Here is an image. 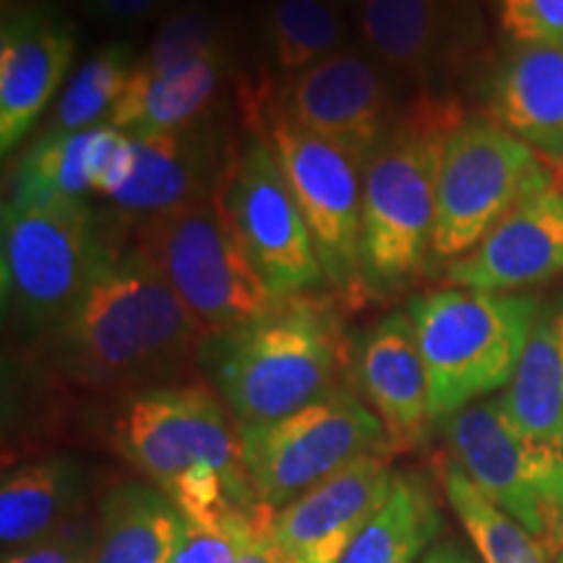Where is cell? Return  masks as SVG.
Masks as SVG:
<instances>
[{
  "label": "cell",
  "instance_id": "obj_1",
  "mask_svg": "<svg viewBox=\"0 0 563 563\" xmlns=\"http://www.w3.org/2000/svg\"><path fill=\"white\" fill-rule=\"evenodd\" d=\"M45 342L68 389L123 399L186 382L209 334L133 238L115 235L110 224L79 302Z\"/></svg>",
  "mask_w": 563,
  "mask_h": 563
},
{
  "label": "cell",
  "instance_id": "obj_2",
  "mask_svg": "<svg viewBox=\"0 0 563 563\" xmlns=\"http://www.w3.org/2000/svg\"><path fill=\"white\" fill-rule=\"evenodd\" d=\"M110 443L203 530H224L262 506L245 470L241 426L207 384L183 382L118 399Z\"/></svg>",
  "mask_w": 563,
  "mask_h": 563
},
{
  "label": "cell",
  "instance_id": "obj_3",
  "mask_svg": "<svg viewBox=\"0 0 563 563\" xmlns=\"http://www.w3.org/2000/svg\"><path fill=\"white\" fill-rule=\"evenodd\" d=\"M201 365L241 428L287 418L347 386L342 306L321 292L274 300L253 321L211 336Z\"/></svg>",
  "mask_w": 563,
  "mask_h": 563
},
{
  "label": "cell",
  "instance_id": "obj_4",
  "mask_svg": "<svg viewBox=\"0 0 563 563\" xmlns=\"http://www.w3.org/2000/svg\"><path fill=\"white\" fill-rule=\"evenodd\" d=\"M460 97L410 95L363 167L361 262L365 298L405 290L431 262L443 146L460 125Z\"/></svg>",
  "mask_w": 563,
  "mask_h": 563
},
{
  "label": "cell",
  "instance_id": "obj_5",
  "mask_svg": "<svg viewBox=\"0 0 563 563\" xmlns=\"http://www.w3.org/2000/svg\"><path fill=\"white\" fill-rule=\"evenodd\" d=\"M540 302L534 295L464 287L422 292L407 302L435 422L511 384Z\"/></svg>",
  "mask_w": 563,
  "mask_h": 563
},
{
  "label": "cell",
  "instance_id": "obj_6",
  "mask_svg": "<svg viewBox=\"0 0 563 563\" xmlns=\"http://www.w3.org/2000/svg\"><path fill=\"white\" fill-rule=\"evenodd\" d=\"M133 243L211 336L269 311L274 298L224 214L211 199L131 228Z\"/></svg>",
  "mask_w": 563,
  "mask_h": 563
},
{
  "label": "cell",
  "instance_id": "obj_7",
  "mask_svg": "<svg viewBox=\"0 0 563 563\" xmlns=\"http://www.w3.org/2000/svg\"><path fill=\"white\" fill-rule=\"evenodd\" d=\"M0 292L5 323L47 340L81 298L102 249L89 201L16 209L3 203Z\"/></svg>",
  "mask_w": 563,
  "mask_h": 563
},
{
  "label": "cell",
  "instance_id": "obj_8",
  "mask_svg": "<svg viewBox=\"0 0 563 563\" xmlns=\"http://www.w3.org/2000/svg\"><path fill=\"white\" fill-rule=\"evenodd\" d=\"M553 186V170L530 144L490 118L467 115L443 146L433 258L456 262L467 256L514 207Z\"/></svg>",
  "mask_w": 563,
  "mask_h": 563
},
{
  "label": "cell",
  "instance_id": "obj_9",
  "mask_svg": "<svg viewBox=\"0 0 563 563\" xmlns=\"http://www.w3.org/2000/svg\"><path fill=\"white\" fill-rule=\"evenodd\" d=\"M241 439L258 504L272 511L363 456H394L384 422L350 384L287 418L241 428Z\"/></svg>",
  "mask_w": 563,
  "mask_h": 563
},
{
  "label": "cell",
  "instance_id": "obj_10",
  "mask_svg": "<svg viewBox=\"0 0 563 563\" xmlns=\"http://www.w3.org/2000/svg\"><path fill=\"white\" fill-rule=\"evenodd\" d=\"M269 139L290 191L311 232L327 285L350 306L368 300L363 290L361 232L363 175L336 146L300 129L298 123L264 104L256 125Z\"/></svg>",
  "mask_w": 563,
  "mask_h": 563
},
{
  "label": "cell",
  "instance_id": "obj_11",
  "mask_svg": "<svg viewBox=\"0 0 563 563\" xmlns=\"http://www.w3.org/2000/svg\"><path fill=\"white\" fill-rule=\"evenodd\" d=\"M449 460L527 532L548 545L563 514V452L534 441L488 397L439 420Z\"/></svg>",
  "mask_w": 563,
  "mask_h": 563
},
{
  "label": "cell",
  "instance_id": "obj_12",
  "mask_svg": "<svg viewBox=\"0 0 563 563\" xmlns=\"http://www.w3.org/2000/svg\"><path fill=\"white\" fill-rule=\"evenodd\" d=\"M224 214L274 300L327 285L311 232L262 129H249L220 183Z\"/></svg>",
  "mask_w": 563,
  "mask_h": 563
},
{
  "label": "cell",
  "instance_id": "obj_13",
  "mask_svg": "<svg viewBox=\"0 0 563 563\" xmlns=\"http://www.w3.org/2000/svg\"><path fill=\"white\" fill-rule=\"evenodd\" d=\"M355 21L361 45L410 95L456 97L488 58L481 0H365Z\"/></svg>",
  "mask_w": 563,
  "mask_h": 563
},
{
  "label": "cell",
  "instance_id": "obj_14",
  "mask_svg": "<svg viewBox=\"0 0 563 563\" xmlns=\"http://www.w3.org/2000/svg\"><path fill=\"white\" fill-rule=\"evenodd\" d=\"M402 102L397 84L363 45H347L306 74L266 89L258 104L279 110L365 167L397 123Z\"/></svg>",
  "mask_w": 563,
  "mask_h": 563
},
{
  "label": "cell",
  "instance_id": "obj_15",
  "mask_svg": "<svg viewBox=\"0 0 563 563\" xmlns=\"http://www.w3.org/2000/svg\"><path fill=\"white\" fill-rule=\"evenodd\" d=\"M76 24L58 0L5 3L0 26V152L30 136L66 87L76 60Z\"/></svg>",
  "mask_w": 563,
  "mask_h": 563
},
{
  "label": "cell",
  "instance_id": "obj_16",
  "mask_svg": "<svg viewBox=\"0 0 563 563\" xmlns=\"http://www.w3.org/2000/svg\"><path fill=\"white\" fill-rule=\"evenodd\" d=\"M131 141L129 178L104 199L115 209L112 220L123 228H136L211 199L238 150L235 141L217 123V115L191 129L131 136Z\"/></svg>",
  "mask_w": 563,
  "mask_h": 563
},
{
  "label": "cell",
  "instance_id": "obj_17",
  "mask_svg": "<svg viewBox=\"0 0 563 563\" xmlns=\"http://www.w3.org/2000/svg\"><path fill=\"white\" fill-rule=\"evenodd\" d=\"M397 475L391 454L363 456L274 511L269 543L282 563H342L357 534L389 501Z\"/></svg>",
  "mask_w": 563,
  "mask_h": 563
},
{
  "label": "cell",
  "instance_id": "obj_18",
  "mask_svg": "<svg viewBox=\"0 0 563 563\" xmlns=\"http://www.w3.org/2000/svg\"><path fill=\"white\" fill-rule=\"evenodd\" d=\"M563 274V191L559 186L514 207L467 256L446 266V285L517 292Z\"/></svg>",
  "mask_w": 563,
  "mask_h": 563
},
{
  "label": "cell",
  "instance_id": "obj_19",
  "mask_svg": "<svg viewBox=\"0 0 563 563\" xmlns=\"http://www.w3.org/2000/svg\"><path fill=\"white\" fill-rule=\"evenodd\" d=\"M133 141L112 123L66 136H34L9 175L5 203L16 209L55 201L108 199L129 178Z\"/></svg>",
  "mask_w": 563,
  "mask_h": 563
},
{
  "label": "cell",
  "instance_id": "obj_20",
  "mask_svg": "<svg viewBox=\"0 0 563 563\" xmlns=\"http://www.w3.org/2000/svg\"><path fill=\"white\" fill-rule=\"evenodd\" d=\"M352 373L389 435L391 452L420 446L431 428V386L407 311L378 319L352 344Z\"/></svg>",
  "mask_w": 563,
  "mask_h": 563
},
{
  "label": "cell",
  "instance_id": "obj_21",
  "mask_svg": "<svg viewBox=\"0 0 563 563\" xmlns=\"http://www.w3.org/2000/svg\"><path fill=\"white\" fill-rule=\"evenodd\" d=\"M230 53L173 60H150L139 53L110 123L131 136H152L209 121L230 74Z\"/></svg>",
  "mask_w": 563,
  "mask_h": 563
},
{
  "label": "cell",
  "instance_id": "obj_22",
  "mask_svg": "<svg viewBox=\"0 0 563 563\" xmlns=\"http://www.w3.org/2000/svg\"><path fill=\"white\" fill-rule=\"evenodd\" d=\"M488 115L538 154L563 162V45H511L490 70Z\"/></svg>",
  "mask_w": 563,
  "mask_h": 563
},
{
  "label": "cell",
  "instance_id": "obj_23",
  "mask_svg": "<svg viewBox=\"0 0 563 563\" xmlns=\"http://www.w3.org/2000/svg\"><path fill=\"white\" fill-rule=\"evenodd\" d=\"M180 511L152 483H121L104 493L89 538V563H170Z\"/></svg>",
  "mask_w": 563,
  "mask_h": 563
},
{
  "label": "cell",
  "instance_id": "obj_24",
  "mask_svg": "<svg viewBox=\"0 0 563 563\" xmlns=\"http://www.w3.org/2000/svg\"><path fill=\"white\" fill-rule=\"evenodd\" d=\"M501 397L525 433L563 452V292L540 302L530 340Z\"/></svg>",
  "mask_w": 563,
  "mask_h": 563
},
{
  "label": "cell",
  "instance_id": "obj_25",
  "mask_svg": "<svg viewBox=\"0 0 563 563\" xmlns=\"http://www.w3.org/2000/svg\"><path fill=\"white\" fill-rule=\"evenodd\" d=\"M81 467L70 456L26 462L3 475L0 540L16 551L68 530L81 504Z\"/></svg>",
  "mask_w": 563,
  "mask_h": 563
},
{
  "label": "cell",
  "instance_id": "obj_26",
  "mask_svg": "<svg viewBox=\"0 0 563 563\" xmlns=\"http://www.w3.org/2000/svg\"><path fill=\"white\" fill-rule=\"evenodd\" d=\"M258 42L272 87L306 74L352 45L344 11L329 0H266L258 13Z\"/></svg>",
  "mask_w": 563,
  "mask_h": 563
},
{
  "label": "cell",
  "instance_id": "obj_27",
  "mask_svg": "<svg viewBox=\"0 0 563 563\" xmlns=\"http://www.w3.org/2000/svg\"><path fill=\"white\" fill-rule=\"evenodd\" d=\"M441 530V509L426 477L399 473L389 501L357 534L342 563H415L431 551Z\"/></svg>",
  "mask_w": 563,
  "mask_h": 563
},
{
  "label": "cell",
  "instance_id": "obj_28",
  "mask_svg": "<svg viewBox=\"0 0 563 563\" xmlns=\"http://www.w3.org/2000/svg\"><path fill=\"white\" fill-rule=\"evenodd\" d=\"M139 53L131 42H108L76 66L55 97L37 136H66L110 123L123 100Z\"/></svg>",
  "mask_w": 563,
  "mask_h": 563
},
{
  "label": "cell",
  "instance_id": "obj_29",
  "mask_svg": "<svg viewBox=\"0 0 563 563\" xmlns=\"http://www.w3.org/2000/svg\"><path fill=\"white\" fill-rule=\"evenodd\" d=\"M439 481L483 563H551V548L498 509L449 456L439 464Z\"/></svg>",
  "mask_w": 563,
  "mask_h": 563
},
{
  "label": "cell",
  "instance_id": "obj_30",
  "mask_svg": "<svg viewBox=\"0 0 563 563\" xmlns=\"http://www.w3.org/2000/svg\"><path fill=\"white\" fill-rule=\"evenodd\" d=\"M511 45H563V0H490Z\"/></svg>",
  "mask_w": 563,
  "mask_h": 563
},
{
  "label": "cell",
  "instance_id": "obj_31",
  "mask_svg": "<svg viewBox=\"0 0 563 563\" xmlns=\"http://www.w3.org/2000/svg\"><path fill=\"white\" fill-rule=\"evenodd\" d=\"M262 509V506H258ZM258 509H253L224 530H203V527L183 519L178 543L170 555V563H238L241 553V532L249 519Z\"/></svg>",
  "mask_w": 563,
  "mask_h": 563
},
{
  "label": "cell",
  "instance_id": "obj_32",
  "mask_svg": "<svg viewBox=\"0 0 563 563\" xmlns=\"http://www.w3.org/2000/svg\"><path fill=\"white\" fill-rule=\"evenodd\" d=\"M3 563H89V543L63 530L58 538L5 553Z\"/></svg>",
  "mask_w": 563,
  "mask_h": 563
},
{
  "label": "cell",
  "instance_id": "obj_33",
  "mask_svg": "<svg viewBox=\"0 0 563 563\" xmlns=\"http://www.w3.org/2000/svg\"><path fill=\"white\" fill-rule=\"evenodd\" d=\"M180 3L186 0H81L84 11L91 19L108 21V24H133V21L154 16V13L165 16Z\"/></svg>",
  "mask_w": 563,
  "mask_h": 563
},
{
  "label": "cell",
  "instance_id": "obj_34",
  "mask_svg": "<svg viewBox=\"0 0 563 563\" xmlns=\"http://www.w3.org/2000/svg\"><path fill=\"white\" fill-rule=\"evenodd\" d=\"M274 511L262 506L253 517L245 522L241 532V553L238 563H282V559L269 543V522Z\"/></svg>",
  "mask_w": 563,
  "mask_h": 563
},
{
  "label": "cell",
  "instance_id": "obj_35",
  "mask_svg": "<svg viewBox=\"0 0 563 563\" xmlns=\"http://www.w3.org/2000/svg\"><path fill=\"white\" fill-rule=\"evenodd\" d=\"M420 563H477L473 555H470L460 545H433L431 551L422 555Z\"/></svg>",
  "mask_w": 563,
  "mask_h": 563
},
{
  "label": "cell",
  "instance_id": "obj_36",
  "mask_svg": "<svg viewBox=\"0 0 563 563\" xmlns=\"http://www.w3.org/2000/svg\"><path fill=\"white\" fill-rule=\"evenodd\" d=\"M548 548H551L553 553H559L563 548V514L559 517V522H555L551 538H548Z\"/></svg>",
  "mask_w": 563,
  "mask_h": 563
},
{
  "label": "cell",
  "instance_id": "obj_37",
  "mask_svg": "<svg viewBox=\"0 0 563 563\" xmlns=\"http://www.w3.org/2000/svg\"><path fill=\"white\" fill-rule=\"evenodd\" d=\"M329 3L336 5V9L344 13H357L365 5V0H329Z\"/></svg>",
  "mask_w": 563,
  "mask_h": 563
},
{
  "label": "cell",
  "instance_id": "obj_38",
  "mask_svg": "<svg viewBox=\"0 0 563 563\" xmlns=\"http://www.w3.org/2000/svg\"><path fill=\"white\" fill-rule=\"evenodd\" d=\"M555 563H563V548H561L559 553H555Z\"/></svg>",
  "mask_w": 563,
  "mask_h": 563
}]
</instances>
